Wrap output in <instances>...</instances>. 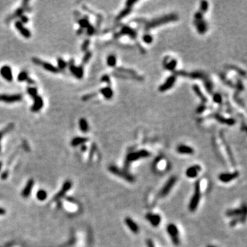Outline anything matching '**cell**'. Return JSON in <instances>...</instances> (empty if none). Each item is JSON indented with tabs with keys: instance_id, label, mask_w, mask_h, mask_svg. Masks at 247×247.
<instances>
[{
	"instance_id": "obj_6",
	"label": "cell",
	"mask_w": 247,
	"mask_h": 247,
	"mask_svg": "<svg viewBox=\"0 0 247 247\" xmlns=\"http://www.w3.org/2000/svg\"><path fill=\"white\" fill-rule=\"evenodd\" d=\"M68 67L69 68L70 72H72V74L75 76L78 79H82L83 78V75H84V69H83V66L80 65L78 67H76L74 65V60L73 58L70 59L69 63H67Z\"/></svg>"
},
{
	"instance_id": "obj_22",
	"label": "cell",
	"mask_w": 247,
	"mask_h": 247,
	"mask_svg": "<svg viewBox=\"0 0 247 247\" xmlns=\"http://www.w3.org/2000/svg\"><path fill=\"white\" fill-rule=\"evenodd\" d=\"M176 150L178 153L183 155H193L194 153V150L192 147L186 145H179L176 148Z\"/></svg>"
},
{
	"instance_id": "obj_10",
	"label": "cell",
	"mask_w": 247,
	"mask_h": 247,
	"mask_svg": "<svg viewBox=\"0 0 247 247\" xmlns=\"http://www.w3.org/2000/svg\"><path fill=\"white\" fill-rule=\"evenodd\" d=\"M137 2V1H128L126 2V8L123 9L121 12H120V13L118 14V15L116 17V21H120V20H122V19H124L125 17H126L128 15V14H129L131 13V10H132V7L134 6L135 3H136Z\"/></svg>"
},
{
	"instance_id": "obj_3",
	"label": "cell",
	"mask_w": 247,
	"mask_h": 247,
	"mask_svg": "<svg viewBox=\"0 0 247 247\" xmlns=\"http://www.w3.org/2000/svg\"><path fill=\"white\" fill-rule=\"evenodd\" d=\"M109 170L112 174L119 176V177H121L122 179L126 180L128 182L133 183V182L135 181V177L132 174L127 172L126 171L121 170V169L118 168V167L115 166H111L109 168Z\"/></svg>"
},
{
	"instance_id": "obj_48",
	"label": "cell",
	"mask_w": 247,
	"mask_h": 247,
	"mask_svg": "<svg viewBox=\"0 0 247 247\" xmlns=\"http://www.w3.org/2000/svg\"><path fill=\"white\" fill-rule=\"evenodd\" d=\"M94 32H95V28L90 24L89 26L87 28V34H88L89 36H92V35L94 34Z\"/></svg>"
},
{
	"instance_id": "obj_44",
	"label": "cell",
	"mask_w": 247,
	"mask_h": 247,
	"mask_svg": "<svg viewBox=\"0 0 247 247\" xmlns=\"http://www.w3.org/2000/svg\"><path fill=\"white\" fill-rule=\"evenodd\" d=\"M213 100L214 103H218V104H221L222 103V96H220V94H215L213 96Z\"/></svg>"
},
{
	"instance_id": "obj_20",
	"label": "cell",
	"mask_w": 247,
	"mask_h": 247,
	"mask_svg": "<svg viewBox=\"0 0 247 247\" xmlns=\"http://www.w3.org/2000/svg\"><path fill=\"white\" fill-rule=\"evenodd\" d=\"M210 118H213L214 119H216L217 121L220 122V123L222 124H228V125H234L235 123V120H234L233 118H224L223 116H220V115L219 114H213L212 116H209Z\"/></svg>"
},
{
	"instance_id": "obj_39",
	"label": "cell",
	"mask_w": 247,
	"mask_h": 247,
	"mask_svg": "<svg viewBox=\"0 0 247 247\" xmlns=\"http://www.w3.org/2000/svg\"><path fill=\"white\" fill-rule=\"evenodd\" d=\"M208 8H209V3H208L207 1H201V3H200L199 11H200L202 14H205L207 12V11L208 10Z\"/></svg>"
},
{
	"instance_id": "obj_41",
	"label": "cell",
	"mask_w": 247,
	"mask_h": 247,
	"mask_svg": "<svg viewBox=\"0 0 247 247\" xmlns=\"http://www.w3.org/2000/svg\"><path fill=\"white\" fill-rule=\"evenodd\" d=\"M92 52L90 51H87L86 53H85V54L84 56V57H83V61H82V63H83V65L87 64V63L89 62L90 60V58H92Z\"/></svg>"
},
{
	"instance_id": "obj_55",
	"label": "cell",
	"mask_w": 247,
	"mask_h": 247,
	"mask_svg": "<svg viewBox=\"0 0 247 247\" xmlns=\"http://www.w3.org/2000/svg\"><path fill=\"white\" fill-rule=\"evenodd\" d=\"M6 213V211L3 208H0V215H3Z\"/></svg>"
},
{
	"instance_id": "obj_24",
	"label": "cell",
	"mask_w": 247,
	"mask_h": 247,
	"mask_svg": "<svg viewBox=\"0 0 247 247\" xmlns=\"http://www.w3.org/2000/svg\"><path fill=\"white\" fill-rule=\"evenodd\" d=\"M41 66L43 67V68L45 69L46 71L51 72V73L58 74L61 72L60 70L58 69V68L57 67L53 65L52 63H50L47 62H43V61Z\"/></svg>"
},
{
	"instance_id": "obj_45",
	"label": "cell",
	"mask_w": 247,
	"mask_h": 247,
	"mask_svg": "<svg viewBox=\"0 0 247 247\" xmlns=\"http://www.w3.org/2000/svg\"><path fill=\"white\" fill-rule=\"evenodd\" d=\"M100 80H101V82H103V83H107V85H108L109 86H111V78L110 77H109V76L107 75V74L103 75V76H102L101 79H100Z\"/></svg>"
},
{
	"instance_id": "obj_30",
	"label": "cell",
	"mask_w": 247,
	"mask_h": 247,
	"mask_svg": "<svg viewBox=\"0 0 247 247\" xmlns=\"http://www.w3.org/2000/svg\"><path fill=\"white\" fill-rule=\"evenodd\" d=\"M116 71L120 74H124L126 75L133 76H137V74L135 71L131 69H126L124 67H118L116 69Z\"/></svg>"
},
{
	"instance_id": "obj_50",
	"label": "cell",
	"mask_w": 247,
	"mask_h": 247,
	"mask_svg": "<svg viewBox=\"0 0 247 247\" xmlns=\"http://www.w3.org/2000/svg\"><path fill=\"white\" fill-rule=\"evenodd\" d=\"M19 18H20V20H19V21L20 22H21V23L23 24L27 23L29 21L28 17H26L25 15H23V14Z\"/></svg>"
},
{
	"instance_id": "obj_26",
	"label": "cell",
	"mask_w": 247,
	"mask_h": 247,
	"mask_svg": "<svg viewBox=\"0 0 247 247\" xmlns=\"http://www.w3.org/2000/svg\"><path fill=\"white\" fill-rule=\"evenodd\" d=\"M88 141L89 139L87 138V137H76L71 141V145L74 147H76V146H80V145L84 144L85 143L88 142Z\"/></svg>"
},
{
	"instance_id": "obj_18",
	"label": "cell",
	"mask_w": 247,
	"mask_h": 247,
	"mask_svg": "<svg viewBox=\"0 0 247 247\" xmlns=\"http://www.w3.org/2000/svg\"><path fill=\"white\" fill-rule=\"evenodd\" d=\"M200 170H201V167L199 165H194V166L189 167V168L187 169L185 174H186V176L188 178L194 179V178H196L198 176Z\"/></svg>"
},
{
	"instance_id": "obj_43",
	"label": "cell",
	"mask_w": 247,
	"mask_h": 247,
	"mask_svg": "<svg viewBox=\"0 0 247 247\" xmlns=\"http://www.w3.org/2000/svg\"><path fill=\"white\" fill-rule=\"evenodd\" d=\"M142 40L144 41V42L146 43L150 44L153 41V36L149 34H145L142 37Z\"/></svg>"
},
{
	"instance_id": "obj_23",
	"label": "cell",
	"mask_w": 247,
	"mask_h": 247,
	"mask_svg": "<svg viewBox=\"0 0 247 247\" xmlns=\"http://www.w3.org/2000/svg\"><path fill=\"white\" fill-rule=\"evenodd\" d=\"M99 92L107 100H111L113 96V91L111 86H109V85L102 88Z\"/></svg>"
},
{
	"instance_id": "obj_5",
	"label": "cell",
	"mask_w": 247,
	"mask_h": 247,
	"mask_svg": "<svg viewBox=\"0 0 247 247\" xmlns=\"http://www.w3.org/2000/svg\"><path fill=\"white\" fill-rule=\"evenodd\" d=\"M167 231H168V235H170L171 239H172V243L174 245H179L180 244L179 239V232L177 226L174 224H169L167 226Z\"/></svg>"
},
{
	"instance_id": "obj_47",
	"label": "cell",
	"mask_w": 247,
	"mask_h": 247,
	"mask_svg": "<svg viewBox=\"0 0 247 247\" xmlns=\"http://www.w3.org/2000/svg\"><path fill=\"white\" fill-rule=\"evenodd\" d=\"M228 67L230 68V69H233L235 70V71H236L237 72V73H238L239 74V75L243 76H244V77L246 76V73H245L244 71H243V70L240 69H239V68H237V67L233 66V65H230V66Z\"/></svg>"
},
{
	"instance_id": "obj_9",
	"label": "cell",
	"mask_w": 247,
	"mask_h": 247,
	"mask_svg": "<svg viewBox=\"0 0 247 247\" xmlns=\"http://www.w3.org/2000/svg\"><path fill=\"white\" fill-rule=\"evenodd\" d=\"M176 80V76L174 74H172V76H170L167 80L159 87V91L161 92H165L166 91L170 89L175 84V82Z\"/></svg>"
},
{
	"instance_id": "obj_11",
	"label": "cell",
	"mask_w": 247,
	"mask_h": 247,
	"mask_svg": "<svg viewBox=\"0 0 247 247\" xmlns=\"http://www.w3.org/2000/svg\"><path fill=\"white\" fill-rule=\"evenodd\" d=\"M239 176L238 172H226V173H222L219 174L218 179L222 183H229L230 181L237 179Z\"/></svg>"
},
{
	"instance_id": "obj_42",
	"label": "cell",
	"mask_w": 247,
	"mask_h": 247,
	"mask_svg": "<svg viewBox=\"0 0 247 247\" xmlns=\"http://www.w3.org/2000/svg\"><path fill=\"white\" fill-rule=\"evenodd\" d=\"M97 94H98V92H94V93H91V94L84 95V96L82 97L81 100H83V101H85V102L88 101V100L92 99V98L95 97V96H97Z\"/></svg>"
},
{
	"instance_id": "obj_12",
	"label": "cell",
	"mask_w": 247,
	"mask_h": 247,
	"mask_svg": "<svg viewBox=\"0 0 247 247\" xmlns=\"http://www.w3.org/2000/svg\"><path fill=\"white\" fill-rule=\"evenodd\" d=\"M0 74L3 79L8 82H12L13 80L12 69L9 65H3L0 68Z\"/></svg>"
},
{
	"instance_id": "obj_31",
	"label": "cell",
	"mask_w": 247,
	"mask_h": 247,
	"mask_svg": "<svg viewBox=\"0 0 247 247\" xmlns=\"http://www.w3.org/2000/svg\"><path fill=\"white\" fill-rule=\"evenodd\" d=\"M177 65V61L175 59H172V60L169 61L168 63H166L164 65V67L167 70L174 72L175 71V68Z\"/></svg>"
},
{
	"instance_id": "obj_14",
	"label": "cell",
	"mask_w": 247,
	"mask_h": 247,
	"mask_svg": "<svg viewBox=\"0 0 247 247\" xmlns=\"http://www.w3.org/2000/svg\"><path fill=\"white\" fill-rule=\"evenodd\" d=\"M33 101H34V103H33V105H32L30 110L33 113L39 112V111H40L41 109L43 108V107L44 105L43 100L41 96L38 95L36 97L33 98Z\"/></svg>"
},
{
	"instance_id": "obj_16",
	"label": "cell",
	"mask_w": 247,
	"mask_h": 247,
	"mask_svg": "<svg viewBox=\"0 0 247 247\" xmlns=\"http://www.w3.org/2000/svg\"><path fill=\"white\" fill-rule=\"evenodd\" d=\"M146 218L154 227H157L161 222V216L158 214H155V213H147L146 215Z\"/></svg>"
},
{
	"instance_id": "obj_2",
	"label": "cell",
	"mask_w": 247,
	"mask_h": 247,
	"mask_svg": "<svg viewBox=\"0 0 247 247\" xmlns=\"http://www.w3.org/2000/svg\"><path fill=\"white\" fill-rule=\"evenodd\" d=\"M201 197V191H200V182L197 181L195 183L194 193L192 196L189 204V210L190 211H195L197 209Z\"/></svg>"
},
{
	"instance_id": "obj_25",
	"label": "cell",
	"mask_w": 247,
	"mask_h": 247,
	"mask_svg": "<svg viewBox=\"0 0 247 247\" xmlns=\"http://www.w3.org/2000/svg\"><path fill=\"white\" fill-rule=\"evenodd\" d=\"M193 90H194V92H195V94H196V96H198V98H200V100H201V102L202 103V104H204L205 105V103H207V98H206V96L202 94L201 90H200V87L198 86L197 85H194V86H193Z\"/></svg>"
},
{
	"instance_id": "obj_17",
	"label": "cell",
	"mask_w": 247,
	"mask_h": 247,
	"mask_svg": "<svg viewBox=\"0 0 247 247\" xmlns=\"http://www.w3.org/2000/svg\"><path fill=\"white\" fill-rule=\"evenodd\" d=\"M246 206L244 205L243 207L238 208V209H229L226 212V216L228 217H239L241 216H244L246 215Z\"/></svg>"
},
{
	"instance_id": "obj_19",
	"label": "cell",
	"mask_w": 247,
	"mask_h": 247,
	"mask_svg": "<svg viewBox=\"0 0 247 247\" xmlns=\"http://www.w3.org/2000/svg\"><path fill=\"white\" fill-rule=\"evenodd\" d=\"M124 222L126 224V226L129 227V229L133 232V233H138L139 231V226L137 225L136 222H135L133 219L129 218V217H126L124 219Z\"/></svg>"
},
{
	"instance_id": "obj_32",
	"label": "cell",
	"mask_w": 247,
	"mask_h": 247,
	"mask_svg": "<svg viewBox=\"0 0 247 247\" xmlns=\"http://www.w3.org/2000/svg\"><path fill=\"white\" fill-rule=\"evenodd\" d=\"M107 63L109 67H114L116 66L117 64V58L116 56L114 54H111L107 57Z\"/></svg>"
},
{
	"instance_id": "obj_21",
	"label": "cell",
	"mask_w": 247,
	"mask_h": 247,
	"mask_svg": "<svg viewBox=\"0 0 247 247\" xmlns=\"http://www.w3.org/2000/svg\"><path fill=\"white\" fill-rule=\"evenodd\" d=\"M194 25H196V29L198 33L200 34H204L207 30V23L204 19L199 20V21H194Z\"/></svg>"
},
{
	"instance_id": "obj_8",
	"label": "cell",
	"mask_w": 247,
	"mask_h": 247,
	"mask_svg": "<svg viewBox=\"0 0 247 247\" xmlns=\"http://www.w3.org/2000/svg\"><path fill=\"white\" fill-rule=\"evenodd\" d=\"M28 1H23V6H22L21 7H20V8L17 9V10L14 12L13 14H12L10 16H9L6 19L7 23H8V21H12V20L14 19L20 17L21 15H23V12H25V10H27L28 8Z\"/></svg>"
},
{
	"instance_id": "obj_40",
	"label": "cell",
	"mask_w": 247,
	"mask_h": 247,
	"mask_svg": "<svg viewBox=\"0 0 247 247\" xmlns=\"http://www.w3.org/2000/svg\"><path fill=\"white\" fill-rule=\"evenodd\" d=\"M36 197L39 200H45L46 198H47V193L45 192V191L41 189V190H39L38 192H37Z\"/></svg>"
},
{
	"instance_id": "obj_53",
	"label": "cell",
	"mask_w": 247,
	"mask_h": 247,
	"mask_svg": "<svg viewBox=\"0 0 247 247\" xmlns=\"http://www.w3.org/2000/svg\"><path fill=\"white\" fill-rule=\"evenodd\" d=\"M26 82H27V83H28L29 85H35V82H34V80L30 78V77L28 78Z\"/></svg>"
},
{
	"instance_id": "obj_49",
	"label": "cell",
	"mask_w": 247,
	"mask_h": 247,
	"mask_svg": "<svg viewBox=\"0 0 247 247\" xmlns=\"http://www.w3.org/2000/svg\"><path fill=\"white\" fill-rule=\"evenodd\" d=\"M32 63H34L35 65H36L41 66V64L43 63V61L41 60L40 58H37V57H33V58H32Z\"/></svg>"
},
{
	"instance_id": "obj_35",
	"label": "cell",
	"mask_w": 247,
	"mask_h": 247,
	"mask_svg": "<svg viewBox=\"0 0 247 247\" xmlns=\"http://www.w3.org/2000/svg\"><path fill=\"white\" fill-rule=\"evenodd\" d=\"M27 93L30 96L31 98H32V99L36 97V96H38V90L35 87H28L27 88Z\"/></svg>"
},
{
	"instance_id": "obj_4",
	"label": "cell",
	"mask_w": 247,
	"mask_h": 247,
	"mask_svg": "<svg viewBox=\"0 0 247 247\" xmlns=\"http://www.w3.org/2000/svg\"><path fill=\"white\" fill-rule=\"evenodd\" d=\"M150 153L148 150H140L138 151L133 152V153H129V155L126 156V162L127 164H129L130 163L134 162L135 161L139 160V159H142V158H146L149 157Z\"/></svg>"
},
{
	"instance_id": "obj_56",
	"label": "cell",
	"mask_w": 247,
	"mask_h": 247,
	"mask_svg": "<svg viewBox=\"0 0 247 247\" xmlns=\"http://www.w3.org/2000/svg\"><path fill=\"white\" fill-rule=\"evenodd\" d=\"M86 148L87 146H85V145H83V146H82L81 147V150H83V151H85V150H86Z\"/></svg>"
},
{
	"instance_id": "obj_38",
	"label": "cell",
	"mask_w": 247,
	"mask_h": 247,
	"mask_svg": "<svg viewBox=\"0 0 247 247\" xmlns=\"http://www.w3.org/2000/svg\"><path fill=\"white\" fill-rule=\"evenodd\" d=\"M14 126V124L13 123H10V124H9L5 128V129L1 130V131H0V140H1V138H2L3 135L6 134L7 132L10 131V130H12V129H13Z\"/></svg>"
},
{
	"instance_id": "obj_33",
	"label": "cell",
	"mask_w": 247,
	"mask_h": 247,
	"mask_svg": "<svg viewBox=\"0 0 247 247\" xmlns=\"http://www.w3.org/2000/svg\"><path fill=\"white\" fill-rule=\"evenodd\" d=\"M77 23L80 25V28H82V29L87 28L90 25L89 19L87 17L80 19H78L77 21Z\"/></svg>"
},
{
	"instance_id": "obj_54",
	"label": "cell",
	"mask_w": 247,
	"mask_h": 247,
	"mask_svg": "<svg viewBox=\"0 0 247 247\" xmlns=\"http://www.w3.org/2000/svg\"><path fill=\"white\" fill-rule=\"evenodd\" d=\"M76 34H78V35H80V34H83V29H82V28H79L78 30H77V32H76Z\"/></svg>"
},
{
	"instance_id": "obj_7",
	"label": "cell",
	"mask_w": 247,
	"mask_h": 247,
	"mask_svg": "<svg viewBox=\"0 0 247 247\" xmlns=\"http://www.w3.org/2000/svg\"><path fill=\"white\" fill-rule=\"evenodd\" d=\"M176 181V177H175L174 176H171L170 179L167 181L166 184L164 185V186H163L162 187V189H161L160 196H166V195H168L169 194V192L171 191V189H172V187H173L174 184H175Z\"/></svg>"
},
{
	"instance_id": "obj_57",
	"label": "cell",
	"mask_w": 247,
	"mask_h": 247,
	"mask_svg": "<svg viewBox=\"0 0 247 247\" xmlns=\"http://www.w3.org/2000/svg\"><path fill=\"white\" fill-rule=\"evenodd\" d=\"M207 247H216V246H212V245H209V246H207Z\"/></svg>"
},
{
	"instance_id": "obj_15",
	"label": "cell",
	"mask_w": 247,
	"mask_h": 247,
	"mask_svg": "<svg viewBox=\"0 0 247 247\" xmlns=\"http://www.w3.org/2000/svg\"><path fill=\"white\" fill-rule=\"evenodd\" d=\"M14 26H15V28L19 32L20 34L23 37H25V39L30 38L32 35L30 31L24 26V24L22 23L21 22H20L19 21H15L14 22Z\"/></svg>"
},
{
	"instance_id": "obj_36",
	"label": "cell",
	"mask_w": 247,
	"mask_h": 247,
	"mask_svg": "<svg viewBox=\"0 0 247 247\" xmlns=\"http://www.w3.org/2000/svg\"><path fill=\"white\" fill-rule=\"evenodd\" d=\"M28 78H29L28 73L26 71H21L19 74H18L17 80L19 82L26 81Z\"/></svg>"
},
{
	"instance_id": "obj_52",
	"label": "cell",
	"mask_w": 247,
	"mask_h": 247,
	"mask_svg": "<svg viewBox=\"0 0 247 247\" xmlns=\"http://www.w3.org/2000/svg\"><path fill=\"white\" fill-rule=\"evenodd\" d=\"M146 243H147L148 247H155V246H154V243L151 239H148Z\"/></svg>"
},
{
	"instance_id": "obj_29",
	"label": "cell",
	"mask_w": 247,
	"mask_h": 247,
	"mask_svg": "<svg viewBox=\"0 0 247 247\" xmlns=\"http://www.w3.org/2000/svg\"><path fill=\"white\" fill-rule=\"evenodd\" d=\"M72 186V183L71 182L67 181L65 183H64V185H63V188L61 189V191H60V192L58 193V194L56 196V199H58V198H60L61 196H63V195L65 194V192L69 190V189H70V187Z\"/></svg>"
},
{
	"instance_id": "obj_27",
	"label": "cell",
	"mask_w": 247,
	"mask_h": 247,
	"mask_svg": "<svg viewBox=\"0 0 247 247\" xmlns=\"http://www.w3.org/2000/svg\"><path fill=\"white\" fill-rule=\"evenodd\" d=\"M79 127L80 131L83 133H87L89 130V123L87 121V120L84 118H81L79 120Z\"/></svg>"
},
{
	"instance_id": "obj_37",
	"label": "cell",
	"mask_w": 247,
	"mask_h": 247,
	"mask_svg": "<svg viewBox=\"0 0 247 247\" xmlns=\"http://www.w3.org/2000/svg\"><path fill=\"white\" fill-rule=\"evenodd\" d=\"M57 64H58V68L60 71H61V70H64L68 66L67 63L65 61L63 60L62 58H57Z\"/></svg>"
},
{
	"instance_id": "obj_1",
	"label": "cell",
	"mask_w": 247,
	"mask_h": 247,
	"mask_svg": "<svg viewBox=\"0 0 247 247\" xmlns=\"http://www.w3.org/2000/svg\"><path fill=\"white\" fill-rule=\"evenodd\" d=\"M178 18L179 17H178L177 14H168V15L163 17L155 19L153 21L146 23V25H145V30L148 31L154 28L159 26V25L166 24L170 21H176V20H177Z\"/></svg>"
},
{
	"instance_id": "obj_46",
	"label": "cell",
	"mask_w": 247,
	"mask_h": 247,
	"mask_svg": "<svg viewBox=\"0 0 247 247\" xmlns=\"http://www.w3.org/2000/svg\"><path fill=\"white\" fill-rule=\"evenodd\" d=\"M90 44V40L89 39H86L85 41L84 42H83V45L81 46V50L82 51H84V52H87V50H88L89 46Z\"/></svg>"
},
{
	"instance_id": "obj_13",
	"label": "cell",
	"mask_w": 247,
	"mask_h": 247,
	"mask_svg": "<svg viewBox=\"0 0 247 247\" xmlns=\"http://www.w3.org/2000/svg\"><path fill=\"white\" fill-rule=\"evenodd\" d=\"M122 35H128V36L132 37L133 39H136L137 38L136 32L129 26L122 27L121 31L118 33H116V34H114V37L117 39L122 36Z\"/></svg>"
},
{
	"instance_id": "obj_51",
	"label": "cell",
	"mask_w": 247,
	"mask_h": 247,
	"mask_svg": "<svg viewBox=\"0 0 247 247\" xmlns=\"http://www.w3.org/2000/svg\"><path fill=\"white\" fill-rule=\"evenodd\" d=\"M206 109H207V107H206L205 105H204L203 104V105H201L198 107L197 111H197V113H201L203 112L204 111H205Z\"/></svg>"
},
{
	"instance_id": "obj_58",
	"label": "cell",
	"mask_w": 247,
	"mask_h": 247,
	"mask_svg": "<svg viewBox=\"0 0 247 247\" xmlns=\"http://www.w3.org/2000/svg\"><path fill=\"white\" fill-rule=\"evenodd\" d=\"M1 162H0V170H1Z\"/></svg>"
},
{
	"instance_id": "obj_34",
	"label": "cell",
	"mask_w": 247,
	"mask_h": 247,
	"mask_svg": "<svg viewBox=\"0 0 247 247\" xmlns=\"http://www.w3.org/2000/svg\"><path fill=\"white\" fill-rule=\"evenodd\" d=\"M245 219H246V215H244V216H241L239 217H236V218H235L233 219V220H232L231 222H230V226H235L237 223H239V222H243L245 221Z\"/></svg>"
},
{
	"instance_id": "obj_28",
	"label": "cell",
	"mask_w": 247,
	"mask_h": 247,
	"mask_svg": "<svg viewBox=\"0 0 247 247\" xmlns=\"http://www.w3.org/2000/svg\"><path fill=\"white\" fill-rule=\"evenodd\" d=\"M33 185H34V181H32V180H30L28 183H27L26 186H25V187L23 190V192H22V196H23V197L25 198L29 196L31 192L32 189Z\"/></svg>"
}]
</instances>
